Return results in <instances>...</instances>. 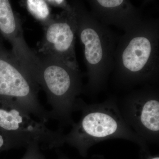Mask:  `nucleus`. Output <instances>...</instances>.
I'll return each instance as SVG.
<instances>
[{
    "label": "nucleus",
    "mask_w": 159,
    "mask_h": 159,
    "mask_svg": "<svg viewBox=\"0 0 159 159\" xmlns=\"http://www.w3.org/2000/svg\"><path fill=\"white\" fill-rule=\"evenodd\" d=\"M76 110L82 111L81 118L78 122H74L71 130L65 134V141L80 152L86 151L99 142L113 139H125L146 148L147 142L124 121L115 97L93 104H88L78 98Z\"/></svg>",
    "instance_id": "3"
},
{
    "label": "nucleus",
    "mask_w": 159,
    "mask_h": 159,
    "mask_svg": "<svg viewBox=\"0 0 159 159\" xmlns=\"http://www.w3.org/2000/svg\"><path fill=\"white\" fill-rule=\"evenodd\" d=\"M26 148L25 152L21 159H46L41 151L40 146L37 143H31Z\"/></svg>",
    "instance_id": "13"
},
{
    "label": "nucleus",
    "mask_w": 159,
    "mask_h": 159,
    "mask_svg": "<svg viewBox=\"0 0 159 159\" xmlns=\"http://www.w3.org/2000/svg\"><path fill=\"white\" fill-rule=\"evenodd\" d=\"M37 54L39 66L34 80L46 93L51 118L59 122L60 130L72 126L77 97L83 92L80 71L55 57Z\"/></svg>",
    "instance_id": "4"
},
{
    "label": "nucleus",
    "mask_w": 159,
    "mask_h": 159,
    "mask_svg": "<svg viewBox=\"0 0 159 159\" xmlns=\"http://www.w3.org/2000/svg\"><path fill=\"white\" fill-rule=\"evenodd\" d=\"M150 159H159V157H153Z\"/></svg>",
    "instance_id": "15"
},
{
    "label": "nucleus",
    "mask_w": 159,
    "mask_h": 159,
    "mask_svg": "<svg viewBox=\"0 0 159 159\" xmlns=\"http://www.w3.org/2000/svg\"><path fill=\"white\" fill-rule=\"evenodd\" d=\"M90 12L96 19L107 26H116L125 33L139 26L145 16L128 0H89Z\"/></svg>",
    "instance_id": "10"
},
{
    "label": "nucleus",
    "mask_w": 159,
    "mask_h": 159,
    "mask_svg": "<svg viewBox=\"0 0 159 159\" xmlns=\"http://www.w3.org/2000/svg\"><path fill=\"white\" fill-rule=\"evenodd\" d=\"M43 27L44 34L38 54L55 57L80 70L75 51L77 20L73 7L71 11L52 16Z\"/></svg>",
    "instance_id": "8"
},
{
    "label": "nucleus",
    "mask_w": 159,
    "mask_h": 159,
    "mask_svg": "<svg viewBox=\"0 0 159 159\" xmlns=\"http://www.w3.org/2000/svg\"><path fill=\"white\" fill-rule=\"evenodd\" d=\"M0 129L31 139L42 149L58 148L65 144L61 130H54L14 101L0 98Z\"/></svg>",
    "instance_id": "7"
},
{
    "label": "nucleus",
    "mask_w": 159,
    "mask_h": 159,
    "mask_svg": "<svg viewBox=\"0 0 159 159\" xmlns=\"http://www.w3.org/2000/svg\"><path fill=\"white\" fill-rule=\"evenodd\" d=\"M118 105L124 121L146 142L159 140V92L153 86L132 90Z\"/></svg>",
    "instance_id": "6"
},
{
    "label": "nucleus",
    "mask_w": 159,
    "mask_h": 159,
    "mask_svg": "<svg viewBox=\"0 0 159 159\" xmlns=\"http://www.w3.org/2000/svg\"><path fill=\"white\" fill-rule=\"evenodd\" d=\"M39 89L12 52H0V98L14 101L45 123L52 118L39 100Z\"/></svg>",
    "instance_id": "5"
},
{
    "label": "nucleus",
    "mask_w": 159,
    "mask_h": 159,
    "mask_svg": "<svg viewBox=\"0 0 159 159\" xmlns=\"http://www.w3.org/2000/svg\"><path fill=\"white\" fill-rule=\"evenodd\" d=\"M0 31L11 43L12 53L34 80L38 68V55L26 43L20 20L7 0H0Z\"/></svg>",
    "instance_id": "9"
},
{
    "label": "nucleus",
    "mask_w": 159,
    "mask_h": 159,
    "mask_svg": "<svg viewBox=\"0 0 159 159\" xmlns=\"http://www.w3.org/2000/svg\"><path fill=\"white\" fill-rule=\"evenodd\" d=\"M76 15V35L84 48L88 81L83 93L94 95L105 89L112 73L119 36L96 19L80 1H70Z\"/></svg>",
    "instance_id": "2"
},
{
    "label": "nucleus",
    "mask_w": 159,
    "mask_h": 159,
    "mask_svg": "<svg viewBox=\"0 0 159 159\" xmlns=\"http://www.w3.org/2000/svg\"><path fill=\"white\" fill-rule=\"evenodd\" d=\"M25 5L29 12L44 26L50 20L52 15L51 14L49 5L46 1L28 0Z\"/></svg>",
    "instance_id": "12"
},
{
    "label": "nucleus",
    "mask_w": 159,
    "mask_h": 159,
    "mask_svg": "<svg viewBox=\"0 0 159 159\" xmlns=\"http://www.w3.org/2000/svg\"><path fill=\"white\" fill-rule=\"evenodd\" d=\"M113 73L117 87L157 84L159 77V20L145 17L133 30L119 37Z\"/></svg>",
    "instance_id": "1"
},
{
    "label": "nucleus",
    "mask_w": 159,
    "mask_h": 159,
    "mask_svg": "<svg viewBox=\"0 0 159 159\" xmlns=\"http://www.w3.org/2000/svg\"><path fill=\"white\" fill-rule=\"evenodd\" d=\"M49 6H54L62 9V11H71L73 9V7L70 1L64 0H51L46 1Z\"/></svg>",
    "instance_id": "14"
},
{
    "label": "nucleus",
    "mask_w": 159,
    "mask_h": 159,
    "mask_svg": "<svg viewBox=\"0 0 159 159\" xmlns=\"http://www.w3.org/2000/svg\"><path fill=\"white\" fill-rule=\"evenodd\" d=\"M33 143L36 142L24 136L0 129V152L11 148H26Z\"/></svg>",
    "instance_id": "11"
}]
</instances>
